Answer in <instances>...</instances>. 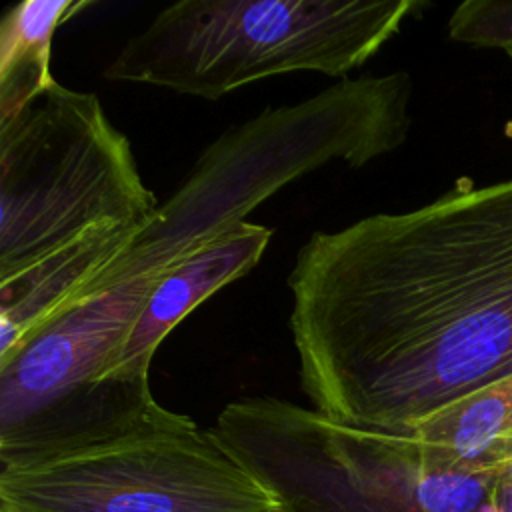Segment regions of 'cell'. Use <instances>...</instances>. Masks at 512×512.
<instances>
[{"label":"cell","mask_w":512,"mask_h":512,"mask_svg":"<svg viewBox=\"0 0 512 512\" xmlns=\"http://www.w3.org/2000/svg\"><path fill=\"white\" fill-rule=\"evenodd\" d=\"M0 512H274L268 490L190 416L0 470Z\"/></svg>","instance_id":"cell-7"},{"label":"cell","mask_w":512,"mask_h":512,"mask_svg":"<svg viewBox=\"0 0 512 512\" xmlns=\"http://www.w3.org/2000/svg\"><path fill=\"white\" fill-rule=\"evenodd\" d=\"M272 230L242 222L166 268L124 340L108 378L150 380V362L164 338L206 298L248 274L262 258Z\"/></svg>","instance_id":"cell-8"},{"label":"cell","mask_w":512,"mask_h":512,"mask_svg":"<svg viewBox=\"0 0 512 512\" xmlns=\"http://www.w3.org/2000/svg\"><path fill=\"white\" fill-rule=\"evenodd\" d=\"M426 6L422 0H180L126 40L104 78L204 100L288 72L342 78Z\"/></svg>","instance_id":"cell-3"},{"label":"cell","mask_w":512,"mask_h":512,"mask_svg":"<svg viewBox=\"0 0 512 512\" xmlns=\"http://www.w3.org/2000/svg\"><path fill=\"white\" fill-rule=\"evenodd\" d=\"M164 270L86 296L0 360V470L166 424L150 380L108 378Z\"/></svg>","instance_id":"cell-6"},{"label":"cell","mask_w":512,"mask_h":512,"mask_svg":"<svg viewBox=\"0 0 512 512\" xmlns=\"http://www.w3.org/2000/svg\"><path fill=\"white\" fill-rule=\"evenodd\" d=\"M158 204L96 94L56 82L0 122V282L94 230L144 228Z\"/></svg>","instance_id":"cell-5"},{"label":"cell","mask_w":512,"mask_h":512,"mask_svg":"<svg viewBox=\"0 0 512 512\" xmlns=\"http://www.w3.org/2000/svg\"><path fill=\"white\" fill-rule=\"evenodd\" d=\"M212 432L268 490L274 512H496L506 468L444 464L410 434L280 398L230 402Z\"/></svg>","instance_id":"cell-4"},{"label":"cell","mask_w":512,"mask_h":512,"mask_svg":"<svg viewBox=\"0 0 512 512\" xmlns=\"http://www.w3.org/2000/svg\"><path fill=\"white\" fill-rule=\"evenodd\" d=\"M140 226L100 228L0 282V360L34 332L78 304Z\"/></svg>","instance_id":"cell-9"},{"label":"cell","mask_w":512,"mask_h":512,"mask_svg":"<svg viewBox=\"0 0 512 512\" xmlns=\"http://www.w3.org/2000/svg\"><path fill=\"white\" fill-rule=\"evenodd\" d=\"M496 512H512V464H508L500 476L496 488Z\"/></svg>","instance_id":"cell-13"},{"label":"cell","mask_w":512,"mask_h":512,"mask_svg":"<svg viewBox=\"0 0 512 512\" xmlns=\"http://www.w3.org/2000/svg\"><path fill=\"white\" fill-rule=\"evenodd\" d=\"M406 72L342 78L316 96L228 128L196 158L128 248L86 296L170 268L224 230L246 222L288 182L342 160L360 168L402 146L410 128ZM84 296V298H86Z\"/></svg>","instance_id":"cell-2"},{"label":"cell","mask_w":512,"mask_h":512,"mask_svg":"<svg viewBox=\"0 0 512 512\" xmlns=\"http://www.w3.org/2000/svg\"><path fill=\"white\" fill-rule=\"evenodd\" d=\"M508 56H510V58H512V50H510V52H508Z\"/></svg>","instance_id":"cell-14"},{"label":"cell","mask_w":512,"mask_h":512,"mask_svg":"<svg viewBox=\"0 0 512 512\" xmlns=\"http://www.w3.org/2000/svg\"><path fill=\"white\" fill-rule=\"evenodd\" d=\"M404 434L444 464H512V374L442 406Z\"/></svg>","instance_id":"cell-10"},{"label":"cell","mask_w":512,"mask_h":512,"mask_svg":"<svg viewBox=\"0 0 512 512\" xmlns=\"http://www.w3.org/2000/svg\"><path fill=\"white\" fill-rule=\"evenodd\" d=\"M288 288L312 408L404 434L512 374V178L314 232Z\"/></svg>","instance_id":"cell-1"},{"label":"cell","mask_w":512,"mask_h":512,"mask_svg":"<svg viewBox=\"0 0 512 512\" xmlns=\"http://www.w3.org/2000/svg\"><path fill=\"white\" fill-rule=\"evenodd\" d=\"M454 42L476 48L512 50V0H466L448 20Z\"/></svg>","instance_id":"cell-12"},{"label":"cell","mask_w":512,"mask_h":512,"mask_svg":"<svg viewBox=\"0 0 512 512\" xmlns=\"http://www.w3.org/2000/svg\"><path fill=\"white\" fill-rule=\"evenodd\" d=\"M92 0H24L0 22V122L56 84L50 70L56 30Z\"/></svg>","instance_id":"cell-11"}]
</instances>
